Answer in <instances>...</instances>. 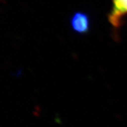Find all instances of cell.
<instances>
[{"instance_id":"7a4b0ae2","label":"cell","mask_w":127,"mask_h":127,"mask_svg":"<svg viewBox=\"0 0 127 127\" xmlns=\"http://www.w3.org/2000/svg\"><path fill=\"white\" fill-rule=\"evenodd\" d=\"M127 14V0H113V7L109 15V22L116 28L121 26V19Z\"/></svg>"},{"instance_id":"6da1fadb","label":"cell","mask_w":127,"mask_h":127,"mask_svg":"<svg viewBox=\"0 0 127 127\" xmlns=\"http://www.w3.org/2000/svg\"><path fill=\"white\" fill-rule=\"evenodd\" d=\"M90 19L86 14L78 11L71 18V26L73 31L78 34H86L90 30Z\"/></svg>"}]
</instances>
